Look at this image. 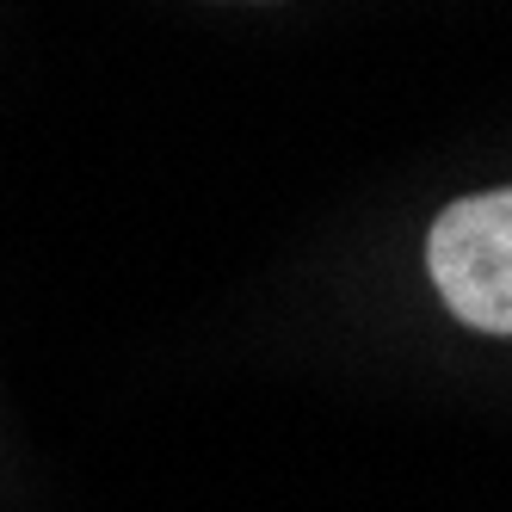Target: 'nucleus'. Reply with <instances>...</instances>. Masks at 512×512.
Returning a JSON list of instances; mask_svg holds the SVG:
<instances>
[{"instance_id": "nucleus-1", "label": "nucleus", "mask_w": 512, "mask_h": 512, "mask_svg": "<svg viewBox=\"0 0 512 512\" xmlns=\"http://www.w3.org/2000/svg\"><path fill=\"white\" fill-rule=\"evenodd\" d=\"M426 266L457 321L512 340V186L457 198L432 223Z\"/></svg>"}]
</instances>
